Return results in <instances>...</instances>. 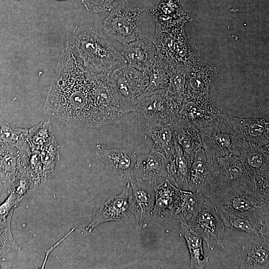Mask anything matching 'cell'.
Here are the masks:
<instances>
[{"mask_svg": "<svg viewBox=\"0 0 269 269\" xmlns=\"http://www.w3.org/2000/svg\"><path fill=\"white\" fill-rule=\"evenodd\" d=\"M44 110L70 126L106 125L95 101L91 72L77 60L68 43L59 58Z\"/></svg>", "mask_w": 269, "mask_h": 269, "instance_id": "6da1fadb", "label": "cell"}, {"mask_svg": "<svg viewBox=\"0 0 269 269\" xmlns=\"http://www.w3.org/2000/svg\"><path fill=\"white\" fill-rule=\"evenodd\" d=\"M69 45L74 47L83 66L89 71L109 75L126 61L94 25L75 29Z\"/></svg>", "mask_w": 269, "mask_h": 269, "instance_id": "7a4b0ae2", "label": "cell"}, {"mask_svg": "<svg viewBox=\"0 0 269 269\" xmlns=\"http://www.w3.org/2000/svg\"><path fill=\"white\" fill-rule=\"evenodd\" d=\"M242 186L257 189L238 153H233L219 157L214 163L209 164L208 179L201 193L204 197L213 199Z\"/></svg>", "mask_w": 269, "mask_h": 269, "instance_id": "3957f363", "label": "cell"}, {"mask_svg": "<svg viewBox=\"0 0 269 269\" xmlns=\"http://www.w3.org/2000/svg\"><path fill=\"white\" fill-rule=\"evenodd\" d=\"M144 15L142 9L124 0L113 6L104 20V29L110 36L127 45L141 35L140 27Z\"/></svg>", "mask_w": 269, "mask_h": 269, "instance_id": "277c9868", "label": "cell"}, {"mask_svg": "<svg viewBox=\"0 0 269 269\" xmlns=\"http://www.w3.org/2000/svg\"><path fill=\"white\" fill-rule=\"evenodd\" d=\"M207 160L212 164L219 157L238 153L241 139L225 119L223 114L211 125L198 129Z\"/></svg>", "mask_w": 269, "mask_h": 269, "instance_id": "5b68a950", "label": "cell"}, {"mask_svg": "<svg viewBox=\"0 0 269 269\" xmlns=\"http://www.w3.org/2000/svg\"><path fill=\"white\" fill-rule=\"evenodd\" d=\"M153 41L158 55L171 67L186 65L194 57L188 50L183 23L156 27Z\"/></svg>", "mask_w": 269, "mask_h": 269, "instance_id": "8992f818", "label": "cell"}, {"mask_svg": "<svg viewBox=\"0 0 269 269\" xmlns=\"http://www.w3.org/2000/svg\"><path fill=\"white\" fill-rule=\"evenodd\" d=\"M186 224L193 233L205 241L211 250L219 245L223 240L225 225L217 206L207 197H204Z\"/></svg>", "mask_w": 269, "mask_h": 269, "instance_id": "52a82bcc", "label": "cell"}, {"mask_svg": "<svg viewBox=\"0 0 269 269\" xmlns=\"http://www.w3.org/2000/svg\"><path fill=\"white\" fill-rule=\"evenodd\" d=\"M217 206H228L235 210L269 220V202L255 188L243 186L233 188L211 200Z\"/></svg>", "mask_w": 269, "mask_h": 269, "instance_id": "ba28073f", "label": "cell"}, {"mask_svg": "<svg viewBox=\"0 0 269 269\" xmlns=\"http://www.w3.org/2000/svg\"><path fill=\"white\" fill-rule=\"evenodd\" d=\"M238 153L254 180L258 192L269 200V145L254 144L242 139Z\"/></svg>", "mask_w": 269, "mask_h": 269, "instance_id": "9c48e42d", "label": "cell"}, {"mask_svg": "<svg viewBox=\"0 0 269 269\" xmlns=\"http://www.w3.org/2000/svg\"><path fill=\"white\" fill-rule=\"evenodd\" d=\"M134 112H136L141 119L173 124L179 116V106L165 89H161L144 92L138 96Z\"/></svg>", "mask_w": 269, "mask_h": 269, "instance_id": "30bf717a", "label": "cell"}, {"mask_svg": "<svg viewBox=\"0 0 269 269\" xmlns=\"http://www.w3.org/2000/svg\"><path fill=\"white\" fill-rule=\"evenodd\" d=\"M91 76L95 101L106 125L115 122L128 114L110 76L92 72Z\"/></svg>", "mask_w": 269, "mask_h": 269, "instance_id": "8fae6325", "label": "cell"}, {"mask_svg": "<svg viewBox=\"0 0 269 269\" xmlns=\"http://www.w3.org/2000/svg\"><path fill=\"white\" fill-rule=\"evenodd\" d=\"M109 76L115 84L126 112L128 114L134 112L136 98L147 86L148 72L139 71L126 64L114 70Z\"/></svg>", "mask_w": 269, "mask_h": 269, "instance_id": "7c38bea8", "label": "cell"}, {"mask_svg": "<svg viewBox=\"0 0 269 269\" xmlns=\"http://www.w3.org/2000/svg\"><path fill=\"white\" fill-rule=\"evenodd\" d=\"M220 114L212 103L209 92L185 95L179 106V116L198 129L209 126Z\"/></svg>", "mask_w": 269, "mask_h": 269, "instance_id": "4fadbf2b", "label": "cell"}, {"mask_svg": "<svg viewBox=\"0 0 269 269\" xmlns=\"http://www.w3.org/2000/svg\"><path fill=\"white\" fill-rule=\"evenodd\" d=\"M130 184L129 182L118 195L114 194L101 205L94 213L90 223L85 228L89 233L100 224L117 221L122 224L127 222L132 213L130 205Z\"/></svg>", "mask_w": 269, "mask_h": 269, "instance_id": "5bb4252c", "label": "cell"}, {"mask_svg": "<svg viewBox=\"0 0 269 269\" xmlns=\"http://www.w3.org/2000/svg\"><path fill=\"white\" fill-rule=\"evenodd\" d=\"M30 154L0 142V184L8 192L14 181L28 169Z\"/></svg>", "mask_w": 269, "mask_h": 269, "instance_id": "9a60e30c", "label": "cell"}, {"mask_svg": "<svg viewBox=\"0 0 269 269\" xmlns=\"http://www.w3.org/2000/svg\"><path fill=\"white\" fill-rule=\"evenodd\" d=\"M132 189L130 195L131 211L137 224L142 228L147 226L154 202V187L156 182L131 178L127 180Z\"/></svg>", "mask_w": 269, "mask_h": 269, "instance_id": "2e32d148", "label": "cell"}, {"mask_svg": "<svg viewBox=\"0 0 269 269\" xmlns=\"http://www.w3.org/2000/svg\"><path fill=\"white\" fill-rule=\"evenodd\" d=\"M217 207L225 228L247 233L253 238L264 236L269 239V220L240 212L228 206Z\"/></svg>", "mask_w": 269, "mask_h": 269, "instance_id": "e0dca14e", "label": "cell"}, {"mask_svg": "<svg viewBox=\"0 0 269 269\" xmlns=\"http://www.w3.org/2000/svg\"><path fill=\"white\" fill-rule=\"evenodd\" d=\"M140 131L153 141L152 148L166 158L168 165L172 162L175 153L173 124L157 120H140Z\"/></svg>", "mask_w": 269, "mask_h": 269, "instance_id": "ac0fdd59", "label": "cell"}, {"mask_svg": "<svg viewBox=\"0 0 269 269\" xmlns=\"http://www.w3.org/2000/svg\"><path fill=\"white\" fill-rule=\"evenodd\" d=\"M96 153L109 171L127 180L131 178L138 156L132 146L105 149L98 144Z\"/></svg>", "mask_w": 269, "mask_h": 269, "instance_id": "d6986e66", "label": "cell"}, {"mask_svg": "<svg viewBox=\"0 0 269 269\" xmlns=\"http://www.w3.org/2000/svg\"><path fill=\"white\" fill-rule=\"evenodd\" d=\"M238 137L249 143L259 145L269 144V117L245 119L223 114Z\"/></svg>", "mask_w": 269, "mask_h": 269, "instance_id": "ffe728a7", "label": "cell"}, {"mask_svg": "<svg viewBox=\"0 0 269 269\" xmlns=\"http://www.w3.org/2000/svg\"><path fill=\"white\" fill-rule=\"evenodd\" d=\"M122 55L128 65L139 71L148 72L158 54L153 39L141 34L126 45Z\"/></svg>", "mask_w": 269, "mask_h": 269, "instance_id": "44dd1931", "label": "cell"}, {"mask_svg": "<svg viewBox=\"0 0 269 269\" xmlns=\"http://www.w3.org/2000/svg\"><path fill=\"white\" fill-rule=\"evenodd\" d=\"M217 76L214 66L194 57L186 64L185 95L209 92V87Z\"/></svg>", "mask_w": 269, "mask_h": 269, "instance_id": "7402d4cb", "label": "cell"}, {"mask_svg": "<svg viewBox=\"0 0 269 269\" xmlns=\"http://www.w3.org/2000/svg\"><path fill=\"white\" fill-rule=\"evenodd\" d=\"M168 176V162L165 157L152 147L148 153L138 155L131 178L156 182L157 178Z\"/></svg>", "mask_w": 269, "mask_h": 269, "instance_id": "603a6c76", "label": "cell"}, {"mask_svg": "<svg viewBox=\"0 0 269 269\" xmlns=\"http://www.w3.org/2000/svg\"><path fill=\"white\" fill-rule=\"evenodd\" d=\"M269 239L260 236L250 240L243 246L239 254V268L267 269L269 268Z\"/></svg>", "mask_w": 269, "mask_h": 269, "instance_id": "cb8c5ba5", "label": "cell"}, {"mask_svg": "<svg viewBox=\"0 0 269 269\" xmlns=\"http://www.w3.org/2000/svg\"><path fill=\"white\" fill-rule=\"evenodd\" d=\"M173 126L175 138L191 166L196 151L202 147L199 130L180 116Z\"/></svg>", "mask_w": 269, "mask_h": 269, "instance_id": "d4e9b609", "label": "cell"}, {"mask_svg": "<svg viewBox=\"0 0 269 269\" xmlns=\"http://www.w3.org/2000/svg\"><path fill=\"white\" fill-rule=\"evenodd\" d=\"M204 198L200 192L180 189L176 200L169 210V220L173 222L187 223Z\"/></svg>", "mask_w": 269, "mask_h": 269, "instance_id": "484cf974", "label": "cell"}, {"mask_svg": "<svg viewBox=\"0 0 269 269\" xmlns=\"http://www.w3.org/2000/svg\"><path fill=\"white\" fill-rule=\"evenodd\" d=\"M209 165L204 150L201 147L195 153L185 190L201 193L208 179Z\"/></svg>", "mask_w": 269, "mask_h": 269, "instance_id": "4316f807", "label": "cell"}, {"mask_svg": "<svg viewBox=\"0 0 269 269\" xmlns=\"http://www.w3.org/2000/svg\"><path fill=\"white\" fill-rule=\"evenodd\" d=\"M180 189L174 186L167 179L154 187V202L151 215L155 218L161 217L162 212L170 210L176 200Z\"/></svg>", "mask_w": 269, "mask_h": 269, "instance_id": "83f0119b", "label": "cell"}, {"mask_svg": "<svg viewBox=\"0 0 269 269\" xmlns=\"http://www.w3.org/2000/svg\"><path fill=\"white\" fill-rule=\"evenodd\" d=\"M180 234L183 236L187 244L190 256V266L192 269H204L209 262V257L205 256L203 250V240L193 233L186 223H180Z\"/></svg>", "mask_w": 269, "mask_h": 269, "instance_id": "f1b7e54d", "label": "cell"}, {"mask_svg": "<svg viewBox=\"0 0 269 269\" xmlns=\"http://www.w3.org/2000/svg\"><path fill=\"white\" fill-rule=\"evenodd\" d=\"M175 138V137H174ZM190 165L185 157L182 150L175 138V153L173 160L168 167V176L176 186L181 190L186 187Z\"/></svg>", "mask_w": 269, "mask_h": 269, "instance_id": "f546056e", "label": "cell"}, {"mask_svg": "<svg viewBox=\"0 0 269 269\" xmlns=\"http://www.w3.org/2000/svg\"><path fill=\"white\" fill-rule=\"evenodd\" d=\"M0 142L31 153L26 129L0 122Z\"/></svg>", "mask_w": 269, "mask_h": 269, "instance_id": "4dcf8cb0", "label": "cell"}, {"mask_svg": "<svg viewBox=\"0 0 269 269\" xmlns=\"http://www.w3.org/2000/svg\"><path fill=\"white\" fill-rule=\"evenodd\" d=\"M31 151H40L56 142L50 122L47 121L28 130Z\"/></svg>", "mask_w": 269, "mask_h": 269, "instance_id": "1f68e13d", "label": "cell"}, {"mask_svg": "<svg viewBox=\"0 0 269 269\" xmlns=\"http://www.w3.org/2000/svg\"><path fill=\"white\" fill-rule=\"evenodd\" d=\"M170 70L171 67L157 55L155 62L148 71V83L143 92L166 90Z\"/></svg>", "mask_w": 269, "mask_h": 269, "instance_id": "d6a6232c", "label": "cell"}, {"mask_svg": "<svg viewBox=\"0 0 269 269\" xmlns=\"http://www.w3.org/2000/svg\"><path fill=\"white\" fill-rule=\"evenodd\" d=\"M186 64L175 66L171 69L169 82L166 89L168 95L179 106L181 104L186 91Z\"/></svg>", "mask_w": 269, "mask_h": 269, "instance_id": "836d02e7", "label": "cell"}, {"mask_svg": "<svg viewBox=\"0 0 269 269\" xmlns=\"http://www.w3.org/2000/svg\"><path fill=\"white\" fill-rule=\"evenodd\" d=\"M38 188L28 168L14 181L8 193H11L20 204L27 199Z\"/></svg>", "mask_w": 269, "mask_h": 269, "instance_id": "e575fe53", "label": "cell"}, {"mask_svg": "<svg viewBox=\"0 0 269 269\" xmlns=\"http://www.w3.org/2000/svg\"><path fill=\"white\" fill-rule=\"evenodd\" d=\"M12 214L0 219V260L8 253L19 249L11 231L10 221Z\"/></svg>", "mask_w": 269, "mask_h": 269, "instance_id": "d590c367", "label": "cell"}, {"mask_svg": "<svg viewBox=\"0 0 269 269\" xmlns=\"http://www.w3.org/2000/svg\"><path fill=\"white\" fill-rule=\"evenodd\" d=\"M42 164L43 176L46 182L47 177L54 170L59 160V146L54 142L48 147L38 151Z\"/></svg>", "mask_w": 269, "mask_h": 269, "instance_id": "8d00e7d4", "label": "cell"}, {"mask_svg": "<svg viewBox=\"0 0 269 269\" xmlns=\"http://www.w3.org/2000/svg\"><path fill=\"white\" fill-rule=\"evenodd\" d=\"M116 0H82L86 9L90 11L100 12L111 10L113 2Z\"/></svg>", "mask_w": 269, "mask_h": 269, "instance_id": "74e56055", "label": "cell"}, {"mask_svg": "<svg viewBox=\"0 0 269 269\" xmlns=\"http://www.w3.org/2000/svg\"><path fill=\"white\" fill-rule=\"evenodd\" d=\"M19 204L15 196L9 193L7 198L0 204V219L5 218L13 213L14 209Z\"/></svg>", "mask_w": 269, "mask_h": 269, "instance_id": "f35d334b", "label": "cell"}, {"mask_svg": "<svg viewBox=\"0 0 269 269\" xmlns=\"http://www.w3.org/2000/svg\"><path fill=\"white\" fill-rule=\"evenodd\" d=\"M2 189V187L1 186V185L0 184V193H1V191Z\"/></svg>", "mask_w": 269, "mask_h": 269, "instance_id": "ab89813d", "label": "cell"}, {"mask_svg": "<svg viewBox=\"0 0 269 269\" xmlns=\"http://www.w3.org/2000/svg\"></svg>", "mask_w": 269, "mask_h": 269, "instance_id": "60d3db41", "label": "cell"}]
</instances>
